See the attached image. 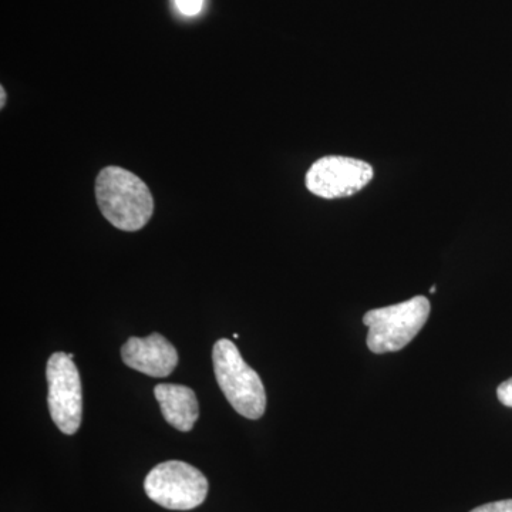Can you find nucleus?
<instances>
[{
    "label": "nucleus",
    "instance_id": "nucleus-6",
    "mask_svg": "<svg viewBox=\"0 0 512 512\" xmlns=\"http://www.w3.org/2000/svg\"><path fill=\"white\" fill-rule=\"evenodd\" d=\"M373 167L366 161L343 156L319 158L306 173V187L325 200L346 198L362 191L373 180Z\"/></svg>",
    "mask_w": 512,
    "mask_h": 512
},
{
    "label": "nucleus",
    "instance_id": "nucleus-8",
    "mask_svg": "<svg viewBox=\"0 0 512 512\" xmlns=\"http://www.w3.org/2000/svg\"><path fill=\"white\" fill-rule=\"evenodd\" d=\"M164 419L180 431H190L200 416L197 396L181 384H157L154 389Z\"/></svg>",
    "mask_w": 512,
    "mask_h": 512
},
{
    "label": "nucleus",
    "instance_id": "nucleus-12",
    "mask_svg": "<svg viewBox=\"0 0 512 512\" xmlns=\"http://www.w3.org/2000/svg\"><path fill=\"white\" fill-rule=\"evenodd\" d=\"M0 93H2V99H0L2 103H0V106H2L3 109V106H5V89H3V87H0Z\"/></svg>",
    "mask_w": 512,
    "mask_h": 512
},
{
    "label": "nucleus",
    "instance_id": "nucleus-2",
    "mask_svg": "<svg viewBox=\"0 0 512 512\" xmlns=\"http://www.w3.org/2000/svg\"><path fill=\"white\" fill-rule=\"evenodd\" d=\"M212 360L215 377L229 404L249 420L261 419L266 409L264 383L242 359L235 343L218 340L212 350Z\"/></svg>",
    "mask_w": 512,
    "mask_h": 512
},
{
    "label": "nucleus",
    "instance_id": "nucleus-1",
    "mask_svg": "<svg viewBox=\"0 0 512 512\" xmlns=\"http://www.w3.org/2000/svg\"><path fill=\"white\" fill-rule=\"evenodd\" d=\"M96 200L101 214L121 231L146 227L154 211L150 188L141 178L121 167H106L96 180Z\"/></svg>",
    "mask_w": 512,
    "mask_h": 512
},
{
    "label": "nucleus",
    "instance_id": "nucleus-9",
    "mask_svg": "<svg viewBox=\"0 0 512 512\" xmlns=\"http://www.w3.org/2000/svg\"><path fill=\"white\" fill-rule=\"evenodd\" d=\"M470 512H512V500L495 501L474 508Z\"/></svg>",
    "mask_w": 512,
    "mask_h": 512
},
{
    "label": "nucleus",
    "instance_id": "nucleus-7",
    "mask_svg": "<svg viewBox=\"0 0 512 512\" xmlns=\"http://www.w3.org/2000/svg\"><path fill=\"white\" fill-rule=\"evenodd\" d=\"M121 357L128 367L151 377L170 376L178 363L177 349L160 333L128 339Z\"/></svg>",
    "mask_w": 512,
    "mask_h": 512
},
{
    "label": "nucleus",
    "instance_id": "nucleus-13",
    "mask_svg": "<svg viewBox=\"0 0 512 512\" xmlns=\"http://www.w3.org/2000/svg\"><path fill=\"white\" fill-rule=\"evenodd\" d=\"M430 292H431V293L436 292V286H433V288H431V289H430Z\"/></svg>",
    "mask_w": 512,
    "mask_h": 512
},
{
    "label": "nucleus",
    "instance_id": "nucleus-10",
    "mask_svg": "<svg viewBox=\"0 0 512 512\" xmlns=\"http://www.w3.org/2000/svg\"><path fill=\"white\" fill-rule=\"evenodd\" d=\"M204 0H175L177 8L187 16H195L200 13Z\"/></svg>",
    "mask_w": 512,
    "mask_h": 512
},
{
    "label": "nucleus",
    "instance_id": "nucleus-11",
    "mask_svg": "<svg viewBox=\"0 0 512 512\" xmlns=\"http://www.w3.org/2000/svg\"><path fill=\"white\" fill-rule=\"evenodd\" d=\"M498 400L504 406L511 407L512 409V377L507 382L501 383L497 389Z\"/></svg>",
    "mask_w": 512,
    "mask_h": 512
},
{
    "label": "nucleus",
    "instance_id": "nucleus-5",
    "mask_svg": "<svg viewBox=\"0 0 512 512\" xmlns=\"http://www.w3.org/2000/svg\"><path fill=\"white\" fill-rule=\"evenodd\" d=\"M50 416L64 434H74L82 423L83 397L79 370L67 353L57 352L47 362Z\"/></svg>",
    "mask_w": 512,
    "mask_h": 512
},
{
    "label": "nucleus",
    "instance_id": "nucleus-3",
    "mask_svg": "<svg viewBox=\"0 0 512 512\" xmlns=\"http://www.w3.org/2000/svg\"><path fill=\"white\" fill-rule=\"evenodd\" d=\"M430 312L426 296H414L409 301L367 312L363 316V323L369 328L367 348L376 355L399 352L419 335Z\"/></svg>",
    "mask_w": 512,
    "mask_h": 512
},
{
    "label": "nucleus",
    "instance_id": "nucleus-4",
    "mask_svg": "<svg viewBox=\"0 0 512 512\" xmlns=\"http://www.w3.org/2000/svg\"><path fill=\"white\" fill-rule=\"evenodd\" d=\"M144 490L154 503L174 511L200 507L208 494L204 474L184 461H165L148 473Z\"/></svg>",
    "mask_w": 512,
    "mask_h": 512
}]
</instances>
